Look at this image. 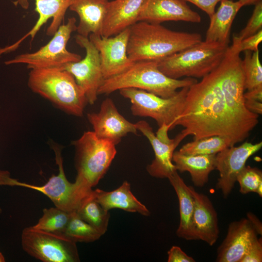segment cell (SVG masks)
Wrapping results in <instances>:
<instances>
[{
    "label": "cell",
    "mask_w": 262,
    "mask_h": 262,
    "mask_svg": "<svg viewBox=\"0 0 262 262\" xmlns=\"http://www.w3.org/2000/svg\"><path fill=\"white\" fill-rule=\"evenodd\" d=\"M76 43L86 52L85 57L66 64L61 69L70 72L83 90L87 102L93 104L98 98V91L104 80L99 52L88 37L77 34Z\"/></svg>",
    "instance_id": "cell-11"
},
{
    "label": "cell",
    "mask_w": 262,
    "mask_h": 262,
    "mask_svg": "<svg viewBox=\"0 0 262 262\" xmlns=\"http://www.w3.org/2000/svg\"><path fill=\"white\" fill-rule=\"evenodd\" d=\"M167 254L168 262H195L196 261L178 246H172L168 251Z\"/></svg>",
    "instance_id": "cell-35"
},
{
    "label": "cell",
    "mask_w": 262,
    "mask_h": 262,
    "mask_svg": "<svg viewBox=\"0 0 262 262\" xmlns=\"http://www.w3.org/2000/svg\"><path fill=\"white\" fill-rule=\"evenodd\" d=\"M87 119L95 135L116 145L128 133L137 134L135 123L127 120L118 112L113 100L104 99L98 113L87 114Z\"/></svg>",
    "instance_id": "cell-15"
},
{
    "label": "cell",
    "mask_w": 262,
    "mask_h": 262,
    "mask_svg": "<svg viewBox=\"0 0 262 262\" xmlns=\"http://www.w3.org/2000/svg\"><path fill=\"white\" fill-rule=\"evenodd\" d=\"M238 1L242 7L250 5H255L256 4L262 1V0H239Z\"/></svg>",
    "instance_id": "cell-41"
},
{
    "label": "cell",
    "mask_w": 262,
    "mask_h": 262,
    "mask_svg": "<svg viewBox=\"0 0 262 262\" xmlns=\"http://www.w3.org/2000/svg\"><path fill=\"white\" fill-rule=\"evenodd\" d=\"M220 2L217 10L210 17L205 41L229 45L232 24L242 6L238 1L222 0Z\"/></svg>",
    "instance_id": "cell-25"
},
{
    "label": "cell",
    "mask_w": 262,
    "mask_h": 262,
    "mask_svg": "<svg viewBox=\"0 0 262 262\" xmlns=\"http://www.w3.org/2000/svg\"><path fill=\"white\" fill-rule=\"evenodd\" d=\"M43 214L37 224L32 226L42 230L63 233L69 222L71 213L65 211L57 207L45 208Z\"/></svg>",
    "instance_id": "cell-28"
},
{
    "label": "cell",
    "mask_w": 262,
    "mask_h": 262,
    "mask_svg": "<svg viewBox=\"0 0 262 262\" xmlns=\"http://www.w3.org/2000/svg\"><path fill=\"white\" fill-rule=\"evenodd\" d=\"M242 66L245 90H250L262 86V66L259 49L254 51H245Z\"/></svg>",
    "instance_id": "cell-30"
},
{
    "label": "cell",
    "mask_w": 262,
    "mask_h": 262,
    "mask_svg": "<svg viewBox=\"0 0 262 262\" xmlns=\"http://www.w3.org/2000/svg\"><path fill=\"white\" fill-rule=\"evenodd\" d=\"M262 28V1L255 5L252 14L246 27L237 35L242 41L257 33Z\"/></svg>",
    "instance_id": "cell-32"
},
{
    "label": "cell",
    "mask_w": 262,
    "mask_h": 262,
    "mask_svg": "<svg viewBox=\"0 0 262 262\" xmlns=\"http://www.w3.org/2000/svg\"><path fill=\"white\" fill-rule=\"evenodd\" d=\"M55 154V159L58 165L59 173L53 175L46 183L36 186L19 181L18 186L26 187L37 191L47 196L56 207L65 211L76 212L83 201L92 193V189H88L80 185L76 181L69 182L65 175L61 149L52 146Z\"/></svg>",
    "instance_id": "cell-10"
},
{
    "label": "cell",
    "mask_w": 262,
    "mask_h": 262,
    "mask_svg": "<svg viewBox=\"0 0 262 262\" xmlns=\"http://www.w3.org/2000/svg\"><path fill=\"white\" fill-rule=\"evenodd\" d=\"M14 3L16 5H20L23 9L25 10L27 9L29 7V0H16Z\"/></svg>",
    "instance_id": "cell-42"
},
{
    "label": "cell",
    "mask_w": 262,
    "mask_h": 262,
    "mask_svg": "<svg viewBox=\"0 0 262 262\" xmlns=\"http://www.w3.org/2000/svg\"><path fill=\"white\" fill-rule=\"evenodd\" d=\"M161 24L169 21L199 23L200 16L182 0H146L137 21Z\"/></svg>",
    "instance_id": "cell-16"
},
{
    "label": "cell",
    "mask_w": 262,
    "mask_h": 262,
    "mask_svg": "<svg viewBox=\"0 0 262 262\" xmlns=\"http://www.w3.org/2000/svg\"><path fill=\"white\" fill-rule=\"evenodd\" d=\"M64 234L76 243L94 242L102 235L96 229L81 219L75 212L71 213Z\"/></svg>",
    "instance_id": "cell-29"
},
{
    "label": "cell",
    "mask_w": 262,
    "mask_h": 262,
    "mask_svg": "<svg viewBox=\"0 0 262 262\" xmlns=\"http://www.w3.org/2000/svg\"><path fill=\"white\" fill-rule=\"evenodd\" d=\"M236 181L243 195L256 193L262 197V171L256 167L245 166L237 177Z\"/></svg>",
    "instance_id": "cell-31"
},
{
    "label": "cell",
    "mask_w": 262,
    "mask_h": 262,
    "mask_svg": "<svg viewBox=\"0 0 262 262\" xmlns=\"http://www.w3.org/2000/svg\"><path fill=\"white\" fill-rule=\"evenodd\" d=\"M21 246L29 255L44 262H80L76 243L63 233L25 228L21 233Z\"/></svg>",
    "instance_id": "cell-9"
},
{
    "label": "cell",
    "mask_w": 262,
    "mask_h": 262,
    "mask_svg": "<svg viewBox=\"0 0 262 262\" xmlns=\"http://www.w3.org/2000/svg\"><path fill=\"white\" fill-rule=\"evenodd\" d=\"M76 213L83 220L96 229L102 235L108 229L110 214L95 200L91 194L82 202Z\"/></svg>",
    "instance_id": "cell-26"
},
{
    "label": "cell",
    "mask_w": 262,
    "mask_h": 262,
    "mask_svg": "<svg viewBox=\"0 0 262 262\" xmlns=\"http://www.w3.org/2000/svg\"><path fill=\"white\" fill-rule=\"evenodd\" d=\"M245 99L256 100L262 102V86H259L244 93Z\"/></svg>",
    "instance_id": "cell-40"
},
{
    "label": "cell",
    "mask_w": 262,
    "mask_h": 262,
    "mask_svg": "<svg viewBox=\"0 0 262 262\" xmlns=\"http://www.w3.org/2000/svg\"><path fill=\"white\" fill-rule=\"evenodd\" d=\"M229 45L203 41L158 62L160 70L167 77L202 78L222 61Z\"/></svg>",
    "instance_id": "cell-5"
},
{
    "label": "cell",
    "mask_w": 262,
    "mask_h": 262,
    "mask_svg": "<svg viewBox=\"0 0 262 262\" xmlns=\"http://www.w3.org/2000/svg\"><path fill=\"white\" fill-rule=\"evenodd\" d=\"M35 11L38 18L33 27L13 44L0 49V55L16 50L20 44L28 37L32 42L42 26L50 18L51 22L48 28L46 34L52 36L63 24L66 10L69 9L72 0H34Z\"/></svg>",
    "instance_id": "cell-18"
},
{
    "label": "cell",
    "mask_w": 262,
    "mask_h": 262,
    "mask_svg": "<svg viewBox=\"0 0 262 262\" xmlns=\"http://www.w3.org/2000/svg\"><path fill=\"white\" fill-rule=\"evenodd\" d=\"M19 181L10 177V173L7 171L0 170V186L8 185L10 186H18ZM1 209L0 208V213Z\"/></svg>",
    "instance_id": "cell-37"
},
{
    "label": "cell",
    "mask_w": 262,
    "mask_h": 262,
    "mask_svg": "<svg viewBox=\"0 0 262 262\" xmlns=\"http://www.w3.org/2000/svg\"><path fill=\"white\" fill-rule=\"evenodd\" d=\"M146 0L110 1L102 30V35L117 34L137 22L139 14Z\"/></svg>",
    "instance_id": "cell-21"
},
{
    "label": "cell",
    "mask_w": 262,
    "mask_h": 262,
    "mask_svg": "<svg viewBox=\"0 0 262 262\" xmlns=\"http://www.w3.org/2000/svg\"><path fill=\"white\" fill-rule=\"evenodd\" d=\"M262 147V142L256 144L245 142L237 147H227L216 154L215 169L219 173L216 188L221 191L224 198L231 193L247 160Z\"/></svg>",
    "instance_id": "cell-14"
},
{
    "label": "cell",
    "mask_w": 262,
    "mask_h": 262,
    "mask_svg": "<svg viewBox=\"0 0 262 262\" xmlns=\"http://www.w3.org/2000/svg\"><path fill=\"white\" fill-rule=\"evenodd\" d=\"M229 147L231 145L228 138L213 135L193 140L183 145L179 151L187 155L216 154Z\"/></svg>",
    "instance_id": "cell-27"
},
{
    "label": "cell",
    "mask_w": 262,
    "mask_h": 262,
    "mask_svg": "<svg viewBox=\"0 0 262 262\" xmlns=\"http://www.w3.org/2000/svg\"><path fill=\"white\" fill-rule=\"evenodd\" d=\"M129 34V27L110 37L93 33L89 35V40L99 52L104 79L125 71L134 64L127 53Z\"/></svg>",
    "instance_id": "cell-13"
},
{
    "label": "cell",
    "mask_w": 262,
    "mask_h": 262,
    "mask_svg": "<svg viewBox=\"0 0 262 262\" xmlns=\"http://www.w3.org/2000/svg\"><path fill=\"white\" fill-rule=\"evenodd\" d=\"M109 0H72L69 9L77 13L79 22L78 34L88 37L91 34L102 35Z\"/></svg>",
    "instance_id": "cell-20"
},
{
    "label": "cell",
    "mask_w": 262,
    "mask_h": 262,
    "mask_svg": "<svg viewBox=\"0 0 262 262\" xmlns=\"http://www.w3.org/2000/svg\"><path fill=\"white\" fill-rule=\"evenodd\" d=\"M168 179L176 193L179 202L180 222L176 231L177 235L187 241L197 240L193 224L194 200L189 186L185 184L177 171Z\"/></svg>",
    "instance_id": "cell-22"
},
{
    "label": "cell",
    "mask_w": 262,
    "mask_h": 262,
    "mask_svg": "<svg viewBox=\"0 0 262 262\" xmlns=\"http://www.w3.org/2000/svg\"><path fill=\"white\" fill-rule=\"evenodd\" d=\"M197 82L194 78L179 80L167 77L159 69L158 62L139 61L125 71L104 79L98 95L109 94L122 89L131 88L167 98L176 95L178 89L190 86Z\"/></svg>",
    "instance_id": "cell-3"
},
{
    "label": "cell",
    "mask_w": 262,
    "mask_h": 262,
    "mask_svg": "<svg viewBox=\"0 0 262 262\" xmlns=\"http://www.w3.org/2000/svg\"><path fill=\"white\" fill-rule=\"evenodd\" d=\"M127 48L129 59L159 62L202 41L198 33L176 32L161 24L137 21L130 27Z\"/></svg>",
    "instance_id": "cell-2"
},
{
    "label": "cell",
    "mask_w": 262,
    "mask_h": 262,
    "mask_svg": "<svg viewBox=\"0 0 262 262\" xmlns=\"http://www.w3.org/2000/svg\"><path fill=\"white\" fill-rule=\"evenodd\" d=\"M135 124L138 131L147 138L154 152V159L147 166V172L154 178L168 179L177 171L172 156L176 148L184 138L180 133L174 138H169L168 131L170 127L165 125L159 127L155 134L147 121L141 120Z\"/></svg>",
    "instance_id": "cell-12"
},
{
    "label": "cell",
    "mask_w": 262,
    "mask_h": 262,
    "mask_svg": "<svg viewBox=\"0 0 262 262\" xmlns=\"http://www.w3.org/2000/svg\"><path fill=\"white\" fill-rule=\"evenodd\" d=\"M258 235L247 218L231 222L217 250V262H240L252 240Z\"/></svg>",
    "instance_id": "cell-17"
},
{
    "label": "cell",
    "mask_w": 262,
    "mask_h": 262,
    "mask_svg": "<svg viewBox=\"0 0 262 262\" xmlns=\"http://www.w3.org/2000/svg\"><path fill=\"white\" fill-rule=\"evenodd\" d=\"M77 30L76 19L72 17L63 23L45 45L33 52L22 53L5 62L6 65L25 64L30 69H61L65 65L82 59L80 55L69 51L66 45Z\"/></svg>",
    "instance_id": "cell-8"
},
{
    "label": "cell",
    "mask_w": 262,
    "mask_h": 262,
    "mask_svg": "<svg viewBox=\"0 0 262 262\" xmlns=\"http://www.w3.org/2000/svg\"><path fill=\"white\" fill-rule=\"evenodd\" d=\"M262 262V238L256 236L248 246L240 262Z\"/></svg>",
    "instance_id": "cell-33"
},
{
    "label": "cell",
    "mask_w": 262,
    "mask_h": 262,
    "mask_svg": "<svg viewBox=\"0 0 262 262\" xmlns=\"http://www.w3.org/2000/svg\"><path fill=\"white\" fill-rule=\"evenodd\" d=\"M189 188L194 200L193 224L196 236L212 246L219 234L217 213L207 196L196 192L192 186Z\"/></svg>",
    "instance_id": "cell-19"
},
{
    "label": "cell",
    "mask_w": 262,
    "mask_h": 262,
    "mask_svg": "<svg viewBox=\"0 0 262 262\" xmlns=\"http://www.w3.org/2000/svg\"><path fill=\"white\" fill-rule=\"evenodd\" d=\"M75 148V181L92 189L104 177L116 154L115 145L98 138L93 131H87L73 142Z\"/></svg>",
    "instance_id": "cell-6"
},
{
    "label": "cell",
    "mask_w": 262,
    "mask_h": 262,
    "mask_svg": "<svg viewBox=\"0 0 262 262\" xmlns=\"http://www.w3.org/2000/svg\"><path fill=\"white\" fill-rule=\"evenodd\" d=\"M5 261V260L3 255L1 252H0V262H4Z\"/></svg>",
    "instance_id": "cell-43"
},
{
    "label": "cell",
    "mask_w": 262,
    "mask_h": 262,
    "mask_svg": "<svg viewBox=\"0 0 262 262\" xmlns=\"http://www.w3.org/2000/svg\"><path fill=\"white\" fill-rule=\"evenodd\" d=\"M246 218L254 228L258 235H262V224L259 219L253 213L248 212Z\"/></svg>",
    "instance_id": "cell-39"
},
{
    "label": "cell",
    "mask_w": 262,
    "mask_h": 262,
    "mask_svg": "<svg viewBox=\"0 0 262 262\" xmlns=\"http://www.w3.org/2000/svg\"><path fill=\"white\" fill-rule=\"evenodd\" d=\"M93 195L106 211L117 208L128 212L138 213L144 216L150 214L146 206L133 195L130 184L127 181H124L119 187L112 191L96 189L93 190Z\"/></svg>",
    "instance_id": "cell-23"
},
{
    "label": "cell",
    "mask_w": 262,
    "mask_h": 262,
    "mask_svg": "<svg viewBox=\"0 0 262 262\" xmlns=\"http://www.w3.org/2000/svg\"><path fill=\"white\" fill-rule=\"evenodd\" d=\"M189 2L205 12L209 16H211L215 12L217 4L222 0H182Z\"/></svg>",
    "instance_id": "cell-36"
},
{
    "label": "cell",
    "mask_w": 262,
    "mask_h": 262,
    "mask_svg": "<svg viewBox=\"0 0 262 262\" xmlns=\"http://www.w3.org/2000/svg\"><path fill=\"white\" fill-rule=\"evenodd\" d=\"M189 88L183 87L176 95L167 98L131 88L122 89L119 92L131 102L133 115L151 117L156 121L159 127L165 125L172 130L175 128V123L183 111Z\"/></svg>",
    "instance_id": "cell-7"
},
{
    "label": "cell",
    "mask_w": 262,
    "mask_h": 262,
    "mask_svg": "<svg viewBox=\"0 0 262 262\" xmlns=\"http://www.w3.org/2000/svg\"><path fill=\"white\" fill-rule=\"evenodd\" d=\"M216 154L193 155L175 151L172 162L177 171L188 172L195 186L202 187L208 182L211 172L215 169Z\"/></svg>",
    "instance_id": "cell-24"
},
{
    "label": "cell",
    "mask_w": 262,
    "mask_h": 262,
    "mask_svg": "<svg viewBox=\"0 0 262 262\" xmlns=\"http://www.w3.org/2000/svg\"><path fill=\"white\" fill-rule=\"evenodd\" d=\"M262 41V29L257 33L242 40L240 42L241 51L249 50L254 51L258 50V46Z\"/></svg>",
    "instance_id": "cell-34"
},
{
    "label": "cell",
    "mask_w": 262,
    "mask_h": 262,
    "mask_svg": "<svg viewBox=\"0 0 262 262\" xmlns=\"http://www.w3.org/2000/svg\"><path fill=\"white\" fill-rule=\"evenodd\" d=\"M229 75V63L223 59L200 82L189 86L183 111L175 123V127L183 128L180 133L184 138L219 135L228 138L231 146L245 140L226 104Z\"/></svg>",
    "instance_id": "cell-1"
},
{
    "label": "cell",
    "mask_w": 262,
    "mask_h": 262,
    "mask_svg": "<svg viewBox=\"0 0 262 262\" xmlns=\"http://www.w3.org/2000/svg\"><path fill=\"white\" fill-rule=\"evenodd\" d=\"M246 108L251 112L258 115L262 114V102L256 100L245 99Z\"/></svg>",
    "instance_id": "cell-38"
},
{
    "label": "cell",
    "mask_w": 262,
    "mask_h": 262,
    "mask_svg": "<svg viewBox=\"0 0 262 262\" xmlns=\"http://www.w3.org/2000/svg\"><path fill=\"white\" fill-rule=\"evenodd\" d=\"M28 85L65 112L82 116L88 103L85 93L68 71L57 68L31 69Z\"/></svg>",
    "instance_id": "cell-4"
}]
</instances>
